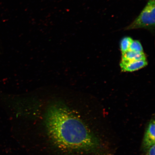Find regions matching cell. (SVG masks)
<instances>
[{
	"instance_id": "cell-3",
	"label": "cell",
	"mask_w": 155,
	"mask_h": 155,
	"mask_svg": "<svg viewBox=\"0 0 155 155\" xmlns=\"http://www.w3.org/2000/svg\"><path fill=\"white\" fill-rule=\"evenodd\" d=\"M155 120L153 119L150 121L145 132L143 143L144 148L155 144Z\"/></svg>"
},
{
	"instance_id": "cell-5",
	"label": "cell",
	"mask_w": 155,
	"mask_h": 155,
	"mask_svg": "<svg viewBox=\"0 0 155 155\" xmlns=\"http://www.w3.org/2000/svg\"><path fill=\"white\" fill-rule=\"evenodd\" d=\"M147 60L144 52H137L128 51L122 54L121 61L125 62H131Z\"/></svg>"
},
{
	"instance_id": "cell-1",
	"label": "cell",
	"mask_w": 155,
	"mask_h": 155,
	"mask_svg": "<svg viewBox=\"0 0 155 155\" xmlns=\"http://www.w3.org/2000/svg\"><path fill=\"white\" fill-rule=\"evenodd\" d=\"M45 121L49 136L63 150L88 151L99 146L98 139L89 128L63 104L49 106Z\"/></svg>"
},
{
	"instance_id": "cell-2",
	"label": "cell",
	"mask_w": 155,
	"mask_h": 155,
	"mask_svg": "<svg viewBox=\"0 0 155 155\" xmlns=\"http://www.w3.org/2000/svg\"><path fill=\"white\" fill-rule=\"evenodd\" d=\"M155 24V0H149L140 14L126 30L139 28H151Z\"/></svg>"
},
{
	"instance_id": "cell-7",
	"label": "cell",
	"mask_w": 155,
	"mask_h": 155,
	"mask_svg": "<svg viewBox=\"0 0 155 155\" xmlns=\"http://www.w3.org/2000/svg\"><path fill=\"white\" fill-rule=\"evenodd\" d=\"M128 50L137 52H144L142 46L140 42L138 40H133Z\"/></svg>"
},
{
	"instance_id": "cell-6",
	"label": "cell",
	"mask_w": 155,
	"mask_h": 155,
	"mask_svg": "<svg viewBox=\"0 0 155 155\" xmlns=\"http://www.w3.org/2000/svg\"><path fill=\"white\" fill-rule=\"evenodd\" d=\"M133 39L129 37H125L122 39L120 44L122 54L125 53L129 50Z\"/></svg>"
},
{
	"instance_id": "cell-9",
	"label": "cell",
	"mask_w": 155,
	"mask_h": 155,
	"mask_svg": "<svg viewBox=\"0 0 155 155\" xmlns=\"http://www.w3.org/2000/svg\"><path fill=\"white\" fill-rule=\"evenodd\" d=\"M107 155H112V154H107Z\"/></svg>"
},
{
	"instance_id": "cell-8",
	"label": "cell",
	"mask_w": 155,
	"mask_h": 155,
	"mask_svg": "<svg viewBox=\"0 0 155 155\" xmlns=\"http://www.w3.org/2000/svg\"><path fill=\"white\" fill-rule=\"evenodd\" d=\"M155 144L151 146L144 148L145 154L146 155H155Z\"/></svg>"
},
{
	"instance_id": "cell-4",
	"label": "cell",
	"mask_w": 155,
	"mask_h": 155,
	"mask_svg": "<svg viewBox=\"0 0 155 155\" xmlns=\"http://www.w3.org/2000/svg\"><path fill=\"white\" fill-rule=\"evenodd\" d=\"M147 64V60L131 62L121 61L120 66L122 71L124 72H133L146 66Z\"/></svg>"
}]
</instances>
